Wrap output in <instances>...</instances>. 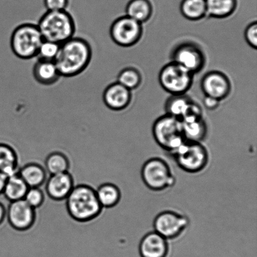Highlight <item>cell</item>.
I'll return each instance as SVG.
<instances>
[{"label": "cell", "instance_id": "cell-29", "mask_svg": "<svg viewBox=\"0 0 257 257\" xmlns=\"http://www.w3.org/2000/svg\"><path fill=\"white\" fill-rule=\"evenodd\" d=\"M60 45L54 42L44 40L38 51V59L54 61L59 52Z\"/></svg>", "mask_w": 257, "mask_h": 257}, {"label": "cell", "instance_id": "cell-12", "mask_svg": "<svg viewBox=\"0 0 257 257\" xmlns=\"http://www.w3.org/2000/svg\"><path fill=\"white\" fill-rule=\"evenodd\" d=\"M200 87L205 96L225 100L231 92V83L227 75L218 70L206 73L201 80Z\"/></svg>", "mask_w": 257, "mask_h": 257}, {"label": "cell", "instance_id": "cell-4", "mask_svg": "<svg viewBox=\"0 0 257 257\" xmlns=\"http://www.w3.org/2000/svg\"><path fill=\"white\" fill-rule=\"evenodd\" d=\"M43 41L44 38L37 25L25 23L19 25L13 31L10 47L18 58L30 60L37 56Z\"/></svg>", "mask_w": 257, "mask_h": 257}, {"label": "cell", "instance_id": "cell-8", "mask_svg": "<svg viewBox=\"0 0 257 257\" xmlns=\"http://www.w3.org/2000/svg\"><path fill=\"white\" fill-rule=\"evenodd\" d=\"M194 76L188 70L174 62L166 64L159 74L161 87L171 95H183L192 87Z\"/></svg>", "mask_w": 257, "mask_h": 257}, {"label": "cell", "instance_id": "cell-13", "mask_svg": "<svg viewBox=\"0 0 257 257\" xmlns=\"http://www.w3.org/2000/svg\"><path fill=\"white\" fill-rule=\"evenodd\" d=\"M6 215L10 225L19 231L27 230L31 228L36 216L35 209L24 199L10 202Z\"/></svg>", "mask_w": 257, "mask_h": 257}, {"label": "cell", "instance_id": "cell-11", "mask_svg": "<svg viewBox=\"0 0 257 257\" xmlns=\"http://www.w3.org/2000/svg\"><path fill=\"white\" fill-rule=\"evenodd\" d=\"M190 223L186 216L174 211H164L154 220V231L167 240H175L185 232Z\"/></svg>", "mask_w": 257, "mask_h": 257}, {"label": "cell", "instance_id": "cell-24", "mask_svg": "<svg viewBox=\"0 0 257 257\" xmlns=\"http://www.w3.org/2000/svg\"><path fill=\"white\" fill-rule=\"evenodd\" d=\"M98 201L102 208L114 207L119 203L121 198L119 188L114 184H102L95 190Z\"/></svg>", "mask_w": 257, "mask_h": 257}, {"label": "cell", "instance_id": "cell-30", "mask_svg": "<svg viewBox=\"0 0 257 257\" xmlns=\"http://www.w3.org/2000/svg\"><path fill=\"white\" fill-rule=\"evenodd\" d=\"M24 200L33 208L36 209L42 205L44 201V194L40 188H29Z\"/></svg>", "mask_w": 257, "mask_h": 257}, {"label": "cell", "instance_id": "cell-27", "mask_svg": "<svg viewBox=\"0 0 257 257\" xmlns=\"http://www.w3.org/2000/svg\"><path fill=\"white\" fill-rule=\"evenodd\" d=\"M45 164V168L50 175L68 172L70 166L67 156L60 152L50 154Z\"/></svg>", "mask_w": 257, "mask_h": 257}, {"label": "cell", "instance_id": "cell-25", "mask_svg": "<svg viewBox=\"0 0 257 257\" xmlns=\"http://www.w3.org/2000/svg\"><path fill=\"white\" fill-rule=\"evenodd\" d=\"M180 12L183 17L190 21H200L207 16L206 0H182Z\"/></svg>", "mask_w": 257, "mask_h": 257}, {"label": "cell", "instance_id": "cell-26", "mask_svg": "<svg viewBox=\"0 0 257 257\" xmlns=\"http://www.w3.org/2000/svg\"><path fill=\"white\" fill-rule=\"evenodd\" d=\"M29 188L19 174H17L8 178L3 194L8 200L12 202L23 200Z\"/></svg>", "mask_w": 257, "mask_h": 257}, {"label": "cell", "instance_id": "cell-16", "mask_svg": "<svg viewBox=\"0 0 257 257\" xmlns=\"http://www.w3.org/2000/svg\"><path fill=\"white\" fill-rule=\"evenodd\" d=\"M139 251L141 257H167L168 241L156 231H150L141 239Z\"/></svg>", "mask_w": 257, "mask_h": 257}, {"label": "cell", "instance_id": "cell-3", "mask_svg": "<svg viewBox=\"0 0 257 257\" xmlns=\"http://www.w3.org/2000/svg\"><path fill=\"white\" fill-rule=\"evenodd\" d=\"M44 40L60 45L74 37L76 26L74 18L66 10L47 11L37 24Z\"/></svg>", "mask_w": 257, "mask_h": 257}, {"label": "cell", "instance_id": "cell-14", "mask_svg": "<svg viewBox=\"0 0 257 257\" xmlns=\"http://www.w3.org/2000/svg\"><path fill=\"white\" fill-rule=\"evenodd\" d=\"M132 97V91L117 82L108 85L102 95L105 105L114 111H121L126 109L131 104Z\"/></svg>", "mask_w": 257, "mask_h": 257}, {"label": "cell", "instance_id": "cell-15", "mask_svg": "<svg viewBox=\"0 0 257 257\" xmlns=\"http://www.w3.org/2000/svg\"><path fill=\"white\" fill-rule=\"evenodd\" d=\"M74 187L72 175L69 172H65L50 175L47 180L45 190L52 200L62 201L67 198Z\"/></svg>", "mask_w": 257, "mask_h": 257}, {"label": "cell", "instance_id": "cell-35", "mask_svg": "<svg viewBox=\"0 0 257 257\" xmlns=\"http://www.w3.org/2000/svg\"><path fill=\"white\" fill-rule=\"evenodd\" d=\"M7 215L6 209L3 204L0 203V225L4 221L5 216Z\"/></svg>", "mask_w": 257, "mask_h": 257}, {"label": "cell", "instance_id": "cell-28", "mask_svg": "<svg viewBox=\"0 0 257 257\" xmlns=\"http://www.w3.org/2000/svg\"><path fill=\"white\" fill-rule=\"evenodd\" d=\"M117 82L132 91L140 86L143 82V76L140 70L136 68L126 67L118 74Z\"/></svg>", "mask_w": 257, "mask_h": 257}, {"label": "cell", "instance_id": "cell-17", "mask_svg": "<svg viewBox=\"0 0 257 257\" xmlns=\"http://www.w3.org/2000/svg\"><path fill=\"white\" fill-rule=\"evenodd\" d=\"M33 75L39 84L45 86L55 84L62 77L54 61L40 59L33 68Z\"/></svg>", "mask_w": 257, "mask_h": 257}, {"label": "cell", "instance_id": "cell-1", "mask_svg": "<svg viewBox=\"0 0 257 257\" xmlns=\"http://www.w3.org/2000/svg\"><path fill=\"white\" fill-rule=\"evenodd\" d=\"M92 57L91 45L81 37H72L60 45L54 60L61 77H73L82 74Z\"/></svg>", "mask_w": 257, "mask_h": 257}, {"label": "cell", "instance_id": "cell-20", "mask_svg": "<svg viewBox=\"0 0 257 257\" xmlns=\"http://www.w3.org/2000/svg\"><path fill=\"white\" fill-rule=\"evenodd\" d=\"M125 14L141 24L150 20L153 7L150 0H130L125 7Z\"/></svg>", "mask_w": 257, "mask_h": 257}, {"label": "cell", "instance_id": "cell-22", "mask_svg": "<svg viewBox=\"0 0 257 257\" xmlns=\"http://www.w3.org/2000/svg\"><path fill=\"white\" fill-rule=\"evenodd\" d=\"M193 101V100L186 94L171 95L165 102L166 114L181 120L185 117Z\"/></svg>", "mask_w": 257, "mask_h": 257}, {"label": "cell", "instance_id": "cell-21", "mask_svg": "<svg viewBox=\"0 0 257 257\" xmlns=\"http://www.w3.org/2000/svg\"><path fill=\"white\" fill-rule=\"evenodd\" d=\"M18 174L29 188H40L46 181V171L37 163L27 164Z\"/></svg>", "mask_w": 257, "mask_h": 257}, {"label": "cell", "instance_id": "cell-9", "mask_svg": "<svg viewBox=\"0 0 257 257\" xmlns=\"http://www.w3.org/2000/svg\"><path fill=\"white\" fill-rule=\"evenodd\" d=\"M170 59L171 62L181 65L193 75L200 73L206 63L202 48L192 41L181 42L176 45L171 50Z\"/></svg>", "mask_w": 257, "mask_h": 257}, {"label": "cell", "instance_id": "cell-7", "mask_svg": "<svg viewBox=\"0 0 257 257\" xmlns=\"http://www.w3.org/2000/svg\"><path fill=\"white\" fill-rule=\"evenodd\" d=\"M178 167L186 173L196 174L205 170L209 163V153L202 143L186 140L171 154Z\"/></svg>", "mask_w": 257, "mask_h": 257}, {"label": "cell", "instance_id": "cell-2", "mask_svg": "<svg viewBox=\"0 0 257 257\" xmlns=\"http://www.w3.org/2000/svg\"><path fill=\"white\" fill-rule=\"evenodd\" d=\"M65 200L69 215L80 222L94 220L102 210L95 190L86 185L74 186Z\"/></svg>", "mask_w": 257, "mask_h": 257}, {"label": "cell", "instance_id": "cell-19", "mask_svg": "<svg viewBox=\"0 0 257 257\" xmlns=\"http://www.w3.org/2000/svg\"><path fill=\"white\" fill-rule=\"evenodd\" d=\"M207 16L213 19H226L234 14L238 0H206Z\"/></svg>", "mask_w": 257, "mask_h": 257}, {"label": "cell", "instance_id": "cell-6", "mask_svg": "<svg viewBox=\"0 0 257 257\" xmlns=\"http://www.w3.org/2000/svg\"><path fill=\"white\" fill-rule=\"evenodd\" d=\"M141 175L146 187L156 192L168 190L176 183V178L170 165L160 158L146 161L141 168Z\"/></svg>", "mask_w": 257, "mask_h": 257}, {"label": "cell", "instance_id": "cell-33", "mask_svg": "<svg viewBox=\"0 0 257 257\" xmlns=\"http://www.w3.org/2000/svg\"><path fill=\"white\" fill-rule=\"evenodd\" d=\"M221 101L215 98L205 96L203 100L204 107L208 110H215L220 106Z\"/></svg>", "mask_w": 257, "mask_h": 257}, {"label": "cell", "instance_id": "cell-23", "mask_svg": "<svg viewBox=\"0 0 257 257\" xmlns=\"http://www.w3.org/2000/svg\"><path fill=\"white\" fill-rule=\"evenodd\" d=\"M0 171L8 177L19 173L18 156L11 146L0 143Z\"/></svg>", "mask_w": 257, "mask_h": 257}, {"label": "cell", "instance_id": "cell-5", "mask_svg": "<svg viewBox=\"0 0 257 257\" xmlns=\"http://www.w3.org/2000/svg\"><path fill=\"white\" fill-rule=\"evenodd\" d=\"M152 133L158 146L171 155L186 141L181 120L167 114L155 120Z\"/></svg>", "mask_w": 257, "mask_h": 257}, {"label": "cell", "instance_id": "cell-31", "mask_svg": "<svg viewBox=\"0 0 257 257\" xmlns=\"http://www.w3.org/2000/svg\"><path fill=\"white\" fill-rule=\"evenodd\" d=\"M244 36L249 46L254 50L257 49V22H251L246 27Z\"/></svg>", "mask_w": 257, "mask_h": 257}, {"label": "cell", "instance_id": "cell-32", "mask_svg": "<svg viewBox=\"0 0 257 257\" xmlns=\"http://www.w3.org/2000/svg\"><path fill=\"white\" fill-rule=\"evenodd\" d=\"M69 0H44L47 11H62L66 10Z\"/></svg>", "mask_w": 257, "mask_h": 257}, {"label": "cell", "instance_id": "cell-10", "mask_svg": "<svg viewBox=\"0 0 257 257\" xmlns=\"http://www.w3.org/2000/svg\"><path fill=\"white\" fill-rule=\"evenodd\" d=\"M143 34V24L127 15L117 18L110 28L112 41L122 47H131L137 44Z\"/></svg>", "mask_w": 257, "mask_h": 257}, {"label": "cell", "instance_id": "cell-34", "mask_svg": "<svg viewBox=\"0 0 257 257\" xmlns=\"http://www.w3.org/2000/svg\"><path fill=\"white\" fill-rule=\"evenodd\" d=\"M8 176L0 171V195L4 192L5 185H6Z\"/></svg>", "mask_w": 257, "mask_h": 257}, {"label": "cell", "instance_id": "cell-18", "mask_svg": "<svg viewBox=\"0 0 257 257\" xmlns=\"http://www.w3.org/2000/svg\"><path fill=\"white\" fill-rule=\"evenodd\" d=\"M186 140L202 143L208 135V126L203 117L188 118L181 120Z\"/></svg>", "mask_w": 257, "mask_h": 257}]
</instances>
